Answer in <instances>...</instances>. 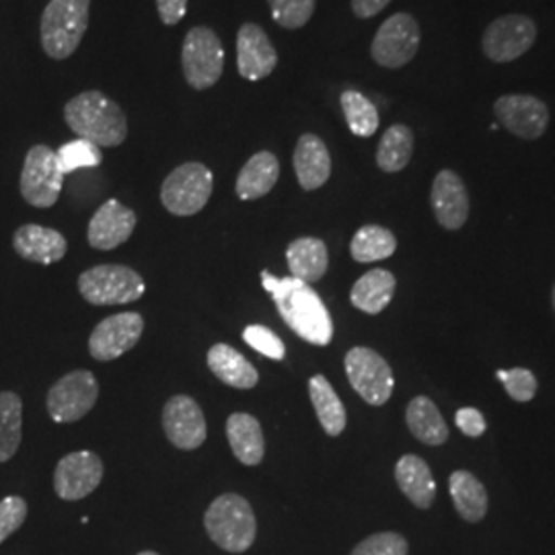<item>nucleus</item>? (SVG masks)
I'll list each match as a JSON object with an SVG mask.
<instances>
[{"label": "nucleus", "instance_id": "4c0bfd02", "mask_svg": "<svg viewBox=\"0 0 555 555\" xmlns=\"http://www.w3.org/2000/svg\"><path fill=\"white\" fill-rule=\"evenodd\" d=\"M498 380L506 387L508 396L515 401L527 403L531 401L537 393V378L531 371L527 369H513V371H498Z\"/></svg>", "mask_w": 555, "mask_h": 555}, {"label": "nucleus", "instance_id": "393cba45", "mask_svg": "<svg viewBox=\"0 0 555 555\" xmlns=\"http://www.w3.org/2000/svg\"><path fill=\"white\" fill-rule=\"evenodd\" d=\"M208 366L224 385L235 389H254L258 385L259 375L256 366L227 344H217L208 352Z\"/></svg>", "mask_w": 555, "mask_h": 555}, {"label": "nucleus", "instance_id": "c9c22d12", "mask_svg": "<svg viewBox=\"0 0 555 555\" xmlns=\"http://www.w3.org/2000/svg\"><path fill=\"white\" fill-rule=\"evenodd\" d=\"M272 9V20L284 29L305 27L313 13L318 0H268Z\"/></svg>", "mask_w": 555, "mask_h": 555}, {"label": "nucleus", "instance_id": "7ed1b4c3", "mask_svg": "<svg viewBox=\"0 0 555 555\" xmlns=\"http://www.w3.org/2000/svg\"><path fill=\"white\" fill-rule=\"evenodd\" d=\"M91 20V0H50L40 21L43 52L66 60L77 52Z\"/></svg>", "mask_w": 555, "mask_h": 555}, {"label": "nucleus", "instance_id": "a19ab883", "mask_svg": "<svg viewBox=\"0 0 555 555\" xmlns=\"http://www.w3.org/2000/svg\"><path fill=\"white\" fill-rule=\"evenodd\" d=\"M455 422L465 437L477 438L486 433V420L476 408H461L455 414Z\"/></svg>", "mask_w": 555, "mask_h": 555}, {"label": "nucleus", "instance_id": "6e6552de", "mask_svg": "<svg viewBox=\"0 0 555 555\" xmlns=\"http://www.w3.org/2000/svg\"><path fill=\"white\" fill-rule=\"evenodd\" d=\"M64 173L60 171L56 151L46 144L29 149L21 171V196L36 208H52L60 198Z\"/></svg>", "mask_w": 555, "mask_h": 555}, {"label": "nucleus", "instance_id": "39448f33", "mask_svg": "<svg viewBox=\"0 0 555 555\" xmlns=\"http://www.w3.org/2000/svg\"><path fill=\"white\" fill-rule=\"evenodd\" d=\"M215 178L202 163H183L173 169L160 188L163 206L176 217H194L212 196Z\"/></svg>", "mask_w": 555, "mask_h": 555}, {"label": "nucleus", "instance_id": "e433bc0d", "mask_svg": "<svg viewBox=\"0 0 555 555\" xmlns=\"http://www.w3.org/2000/svg\"><path fill=\"white\" fill-rule=\"evenodd\" d=\"M410 545L405 537L385 531V533H375L360 541L350 555H408Z\"/></svg>", "mask_w": 555, "mask_h": 555}, {"label": "nucleus", "instance_id": "bb28decb", "mask_svg": "<svg viewBox=\"0 0 555 555\" xmlns=\"http://www.w3.org/2000/svg\"><path fill=\"white\" fill-rule=\"evenodd\" d=\"M396 295V276L387 270H371L358 280L350 293V300L358 311L378 315Z\"/></svg>", "mask_w": 555, "mask_h": 555}, {"label": "nucleus", "instance_id": "a211bd4d", "mask_svg": "<svg viewBox=\"0 0 555 555\" xmlns=\"http://www.w3.org/2000/svg\"><path fill=\"white\" fill-rule=\"evenodd\" d=\"M137 229V212L118 199H107L89 222L87 238L91 247L112 251L132 237Z\"/></svg>", "mask_w": 555, "mask_h": 555}, {"label": "nucleus", "instance_id": "58836bf2", "mask_svg": "<svg viewBox=\"0 0 555 555\" xmlns=\"http://www.w3.org/2000/svg\"><path fill=\"white\" fill-rule=\"evenodd\" d=\"M243 339L263 357L272 358V360H282L286 357V348L284 341L268 327L263 325H249L243 332Z\"/></svg>", "mask_w": 555, "mask_h": 555}, {"label": "nucleus", "instance_id": "a18cd8bd", "mask_svg": "<svg viewBox=\"0 0 555 555\" xmlns=\"http://www.w3.org/2000/svg\"><path fill=\"white\" fill-rule=\"evenodd\" d=\"M554 309H555V286H554Z\"/></svg>", "mask_w": 555, "mask_h": 555}, {"label": "nucleus", "instance_id": "f3484780", "mask_svg": "<svg viewBox=\"0 0 555 555\" xmlns=\"http://www.w3.org/2000/svg\"><path fill=\"white\" fill-rule=\"evenodd\" d=\"M276 48L256 23H243L237 34V68L245 80L266 79L276 70Z\"/></svg>", "mask_w": 555, "mask_h": 555}, {"label": "nucleus", "instance_id": "c03bdc74", "mask_svg": "<svg viewBox=\"0 0 555 555\" xmlns=\"http://www.w3.org/2000/svg\"><path fill=\"white\" fill-rule=\"evenodd\" d=\"M139 555H159V554H155V552H142V554H139Z\"/></svg>", "mask_w": 555, "mask_h": 555}, {"label": "nucleus", "instance_id": "ddd939ff", "mask_svg": "<svg viewBox=\"0 0 555 555\" xmlns=\"http://www.w3.org/2000/svg\"><path fill=\"white\" fill-rule=\"evenodd\" d=\"M163 428L169 442L181 451H196L208 435L206 417L198 401L188 396L171 397L165 403Z\"/></svg>", "mask_w": 555, "mask_h": 555}, {"label": "nucleus", "instance_id": "37998d69", "mask_svg": "<svg viewBox=\"0 0 555 555\" xmlns=\"http://www.w3.org/2000/svg\"><path fill=\"white\" fill-rule=\"evenodd\" d=\"M387 4H391V0H352V11L358 20H371L387 9Z\"/></svg>", "mask_w": 555, "mask_h": 555}, {"label": "nucleus", "instance_id": "2eb2a0df", "mask_svg": "<svg viewBox=\"0 0 555 555\" xmlns=\"http://www.w3.org/2000/svg\"><path fill=\"white\" fill-rule=\"evenodd\" d=\"M500 126L518 139H541L550 126V109L533 95H504L494 103Z\"/></svg>", "mask_w": 555, "mask_h": 555}, {"label": "nucleus", "instance_id": "dca6fc26", "mask_svg": "<svg viewBox=\"0 0 555 555\" xmlns=\"http://www.w3.org/2000/svg\"><path fill=\"white\" fill-rule=\"evenodd\" d=\"M144 321L139 313H118L103 319L89 337V352L100 362H109L130 352L142 336Z\"/></svg>", "mask_w": 555, "mask_h": 555}, {"label": "nucleus", "instance_id": "6ab92c4d", "mask_svg": "<svg viewBox=\"0 0 555 555\" xmlns=\"http://www.w3.org/2000/svg\"><path fill=\"white\" fill-rule=\"evenodd\" d=\"M430 204L438 224L447 231H459L469 217V194L463 179L451 169H442L435 178Z\"/></svg>", "mask_w": 555, "mask_h": 555}, {"label": "nucleus", "instance_id": "7c9ffc66", "mask_svg": "<svg viewBox=\"0 0 555 555\" xmlns=\"http://www.w3.org/2000/svg\"><path fill=\"white\" fill-rule=\"evenodd\" d=\"M412 155H414V132L403 124L389 126L378 142V167L385 173H397L408 167Z\"/></svg>", "mask_w": 555, "mask_h": 555}, {"label": "nucleus", "instance_id": "2f4dec72", "mask_svg": "<svg viewBox=\"0 0 555 555\" xmlns=\"http://www.w3.org/2000/svg\"><path fill=\"white\" fill-rule=\"evenodd\" d=\"M23 438V401L13 391L0 393V463L20 451Z\"/></svg>", "mask_w": 555, "mask_h": 555}, {"label": "nucleus", "instance_id": "79ce46f5", "mask_svg": "<svg viewBox=\"0 0 555 555\" xmlns=\"http://www.w3.org/2000/svg\"><path fill=\"white\" fill-rule=\"evenodd\" d=\"M157 11L165 25H178L188 13V0H157Z\"/></svg>", "mask_w": 555, "mask_h": 555}, {"label": "nucleus", "instance_id": "5701e85b", "mask_svg": "<svg viewBox=\"0 0 555 555\" xmlns=\"http://www.w3.org/2000/svg\"><path fill=\"white\" fill-rule=\"evenodd\" d=\"M280 178V163L274 153L259 151L238 171L235 192L241 199H259L268 196Z\"/></svg>", "mask_w": 555, "mask_h": 555}, {"label": "nucleus", "instance_id": "4468645a", "mask_svg": "<svg viewBox=\"0 0 555 555\" xmlns=\"http://www.w3.org/2000/svg\"><path fill=\"white\" fill-rule=\"evenodd\" d=\"M103 463L91 451H77L60 459L54 472V490L62 500L77 502L100 488Z\"/></svg>", "mask_w": 555, "mask_h": 555}, {"label": "nucleus", "instance_id": "1a4fd4ad", "mask_svg": "<svg viewBox=\"0 0 555 555\" xmlns=\"http://www.w3.org/2000/svg\"><path fill=\"white\" fill-rule=\"evenodd\" d=\"M100 397V385L91 371H73L59 378L48 391V414L59 424L79 422L87 416Z\"/></svg>", "mask_w": 555, "mask_h": 555}, {"label": "nucleus", "instance_id": "ea45409f", "mask_svg": "<svg viewBox=\"0 0 555 555\" xmlns=\"http://www.w3.org/2000/svg\"><path fill=\"white\" fill-rule=\"evenodd\" d=\"M27 518V502L21 496L0 500V545L13 535Z\"/></svg>", "mask_w": 555, "mask_h": 555}, {"label": "nucleus", "instance_id": "72a5a7b5", "mask_svg": "<svg viewBox=\"0 0 555 555\" xmlns=\"http://www.w3.org/2000/svg\"><path fill=\"white\" fill-rule=\"evenodd\" d=\"M344 116L348 121V128L354 137L371 139L378 130V112L375 103L358 93L354 89H348L339 98Z\"/></svg>", "mask_w": 555, "mask_h": 555}, {"label": "nucleus", "instance_id": "20e7f679", "mask_svg": "<svg viewBox=\"0 0 555 555\" xmlns=\"http://www.w3.org/2000/svg\"><path fill=\"white\" fill-rule=\"evenodd\" d=\"M204 527L220 550L229 554L247 552L258 535L256 513L251 504L238 494L217 498L204 515Z\"/></svg>", "mask_w": 555, "mask_h": 555}, {"label": "nucleus", "instance_id": "473e14b6", "mask_svg": "<svg viewBox=\"0 0 555 555\" xmlns=\"http://www.w3.org/2000/svg\"><path fill=\"white\" fill-rule=\"evenodd\" d=\"M396 249V235L389 229L378 224H366L358 229L357 235L350 243V254L358 263H373V261L391 258Z\"/></svg>", "mask_w": 555, "mask_h": 555}, {"label": "nucleus", "instance_id": "9b49d317", "mask_svg": "<svg viewBox=\"0 0 555 555\" xmlns=\"http://www.w3.org/2000/svg\"><path fill=\"white\" fill-rule=\"evenodd\" d=\"M537 40V23L527 15H502L483 31V54L496 64H508L527 54Z\"/></svg>", "mask_w": 555, "mask_h": 555}, {"label": "nucleus", "instance_id": "c756f323", "mask_svg": "<svg viewBox=\"0 0 555 555\" xmlns=\"http://www.w3.org/2000/svg\"><path fill=\"white\" fill-rule=\"evenodd\" d=\"M309 396L318 412L319 424L330 437H339L346 428V410L337 397L332 383L323 375H315L309 380Z\"/></svg>", "mask_w": 555, "mask_h": 555}, {"label": "nucleus", "instance_id": "f257e3e1", "mask_svg": "<svg viewBox=\"0 0 555 555\" xmlns=\"http://www.w3.org/2000/svg\"><path fill=\"white\" fill-rule=\"evenodd\" d=\"M263 288L274 297L284 323L309 344L327 346L334 337V321L311 284L297 278H276L261 272Z\"/></svg>", "mask_w": 555, "mask_h": 555}, {"label": "nucleus", "instance_id": "a878e982", "mask_svg": "<svg viewBox=\"0 0 555 555\" xmlns=\"http://www.w3.org/2000/svg\"><path fill=\"white\" fill-rule=\"evenodd\" d=\"M286 259H288V268H291L293 278L302 280L307 284L318 282L325 276L327 266H330L327 247L318 237L295 238L286 249Z\"/></svg>", "mask_w": 555, "mask_h": 555}, {"label": "nucleus", "instance_id": "cd10ccee", "mask_svg": "<svg viewBox=\"0 0 555 555\" xmlns=\"http://www.w3.org/2000/svg\"><path fill=\"white\" fill-rule=\"evenodd\" d=\"M405 422H408L410 433L424 444L440 447L449 438L447 422H444V417L440 416L437 403L428 397H414L410 401L408 412H405Z\"/></svg>", "mask_w": 555, "mask_h": 555}, {"label": "nucleus", "instance_id": "f704fd0d", "mask_svg": "<svg viewBox=\"0 0 555 555\" xmlns=\"http://www.w3.org/2000/svg\"><path fill=\"white\" fill-rule=\"evenodd\" d=\"M56 157H59L60 171L66 176L77 169L100 167L103 153L98 144H93L89 140L77 139L60 146Z\"/></svg>", "mask_w": 555, "mask_h": 555}, {"label": "nucleus", "instance_id": "b1692460", "mask_svg": "<svg viewBox=\"0 0 555 555\" xmlns=\"http://www.w3.org/2000/svg\"><path fill=\"white\" fill-rule=\"evenodd\" d=\"M227 438L233 449V455L237 456L243 465H259L266 455V440L258 417L251 414L237 412L227 420Z\"/></svg>", "mask_w": 555, "mask_h": 555}, {"label": "nucleus", "instance_id": "423d86ee", "mask_svg": "<svg viewBox=\"0 0 555 555\" xmlns=\"http://www.w3.org/2000/svg\"><path fill=\"white\" fill-rule=\"evenodd\" d=\"M181 66L188 85L196 91L215 87L224 70V50L217 31L192 27L181 48Z\"/></svg>", "mask_w": 555, "mask_h": 555}, {"label": "nucleus", "instance_id": "412c9836", "mask_svg": "<svg viewBox=\"0 0 555 555\" xmlns=\"http://www.w3.org/2000/svg\"><path fill=\"white\" fill-rule=\"evenodd\" d=\"M295 173L302 190L313 192L327 183L332 176V157L318 134H302L295 149Z\"/></svg>", "mask_w": 555, "mask_h": 555}, {"label": "nucleus", "instance_id": "aec40b11", "mask_svg": "<svg viewBox=\"0 0 555 555\" xmlns=\"http://www.w3.org/2000/svg\"><path fill=\"white\" fill-rule=\"evenodd\" d=\"M13 247L20 258L41 266L56 263L66 256L68 243L56 229L41 224H23L13 235Z\"/></svg>", "mask_w": 555, "mask_h": 555}, {"label": "nucleus", "instance_id": "0eeeda50", "mask_svg": "<svg viewBox=\"0 0 555 555\" xmlns=\"http://www.w3.org/2000/svg\"><path fill=\"white\" fill-rule=\"evenodd\" d=\"M79 291L91 305H126L144 295V280L128 266L103 263L79 276Z\"/></svg>", "mask_w": 555, "mask_h": 555}, {"label": "nucleus", "instance_id": "9d476101", "mask_svg": "<svg viewBox=\"0 0 555 555\" xmlns=\"http://www.w3.org/2000/svg\"><path fill=\"white\" fill-rule=\"evenodd\" d=\"M346 375L358 396L371 405H383L393 393V373L387 360L375 350L358 346L346 354Z\"/></svg>", "mask_w": 555, "mask_h": 555}, {"label": "nucleus", "instance_id": "f8f14e48", "mask_svg": "<svg viewBox=\"0 0 555 555\" xmlns=\"http://www.w3.org/2000/svg\"><path fill=\"white\" fill-rule=\"evenodd\" d=\"M422 41L417 21L408 13H396L378 27L371 56L378 66L401 68L416 59Z\"/></svg>", "mask_w": 555, "mask_h": 555}, {"label": "nucleus", "instance_id": "f03ea898", "mask_svg": "<svg viewBox=\"0 0 555 555\" xmlns=\"http://www.w3.org/2000/svg\"><path fill=\"white\" fill-rule=\"evenodd\" d=\"M68 128L98 146L114 149L128 137L126 114L118 103L101 91H85L64 105Z\"/></svg>", "mask_w": 555, "mask_h": 555}, {"label": "nucleus", "instance_id": "c85d7f7f", "mask_svg": "<svg viewBox=\"0 0 555 555\" xmlns=\"http://www.w3.org/2000/svg\"><path fill=\"white\" fill-rule=\"evenodd\" d=\"M449 490L456 513L463 520L479 522L488 513V492L474 474L455 472L449 479Z\"/></svg>", "mask_w": 555, "mask_h": 555}, {"label": "nucleus", "instance_id": "4be33fe9", "mask_svg": "<svg viewBox=\"0 0 555 555\" xmlns=\"http://www.w3.org/2000/svg\"><path fill=\"white\" fill-rule=\"evenodd\" d=\"M396 481L414 506L422 511L433 506L437 498V481L428 463H424L420 456L403 455L397 461Z\"/></svg>", "mask_w": 555, "mask_h": 555}]
</instances>
